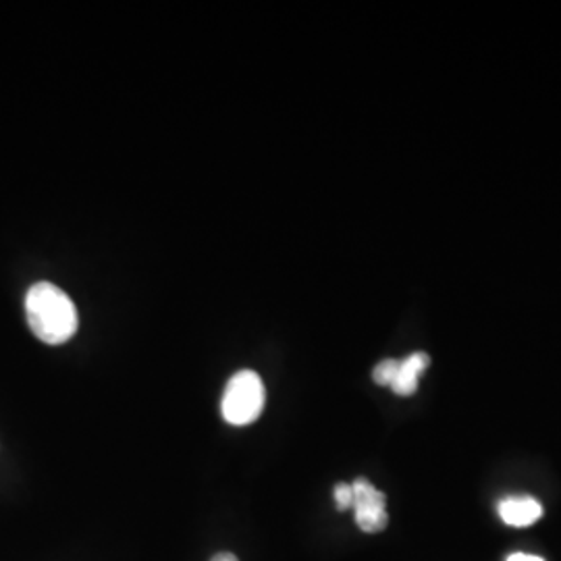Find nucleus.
I'll return each instance as SVG.
<instances>
[{
	"label": "nucleus",
	"mask_w": 561,
	"mask_h": 561,
	"mask_svg": "<svg viewBox=\"0 0 561 561\" xmlns=\"http://www.w3.org/2000/svg\"><path fill=\"white\" fill-rule=\"evenodd\" d=\"M25 314L32 333L48 345H60L78 333V308L53 283L41 280L25 296Z\"/></svg>",
	"instance_id": "nucleus-1"
},
{
	"label": "nucleus",
	"mask_w": 561,
	"mask_h": 561,
	"mask_svg": "<svg viewBox=\"0 0 561 561\" xmlns=\"http://www.w3.org/2000/svg\"><path fill=\"white\" fill-rule=\"evenodd\" d=\"M266 401L264 382L254 370H241L231 377L222 393L221 414L233 426H248L261 419Z\"/></svg>",
	"instance_id": "nucleus-2"
},
{
	"label": "nucleus",
	"mask_w": 561,
	"mask_h": 561,
	"mask_svg": "<svg viewBox=\"0 0 561 561\" xmlns=\"http://www.w3.org/2000/svg\"><path fill=\"white\" fill-rule=\"evenodd\" d=\"M354 489V518L362 533L377 535L382 533L389 524V514H387V497L370 481L364 477H358L352 482Z\"/></svg>",
	"instance_id": "nucleus-3"
},
{
	"label": "nucleus",
	"mask_w": 561,
	"mask_h": 561,
	"mask_svg": "<svg viewBox=\"0 0 561 561\" xmlns=\"http://www.w3.org/2000/svg\"><path fill=\"white\" fill-rule=\"evenodd\" d=\"M500 516L507 526L524 528L541 520L542 505L530 495H510L500 502Z\"/></svg>",
	"instance_id": "nucleus-4"
},
{
	"label": "nucleus",
	"mask_w": 561,
	"mask_h": 561,
	"mask_svg": "<svg viewBox=\"0 0 561 561\" xmlns=\"http://www.w3.org/2000/svg\"><path fill=\"white\" fill-rule=\"evenodd\" d=\"M428 364H431V358L424 352H416V354L408 356L405 360H398V370L391 381L393 393H398L401 398L414 396L419 389V379H421L422 373L428 368Z\"/></svg>",
	"instance_id": "nucleus-5"
},
{
	"label": "nucleus",
	"mask_w": 561,
	"mask_h": 561,
	"mask_svg": "<svg viewBox=\"0 0 561 561\" xmlns=\"http://www.w3.org/2000/svg\"><path fill=\"white\" fill-rule=\"evenodd\" d=\"M396 370H398V360H393V358H389V360H382L375 366V370H373V379L377 385H382V387H391V381H393V377H396Z\"/></svg>",
	"instance_id": "nucleus-6"
},
{
	"label": "nucleus",
	"mask_w": 561,
	"mask_h": 561,
	"mask_svg": "<svg viewBox=\"0 0 561 561\" xmlns=\"http://www.w3.org/2000/svg\"><path fill=\"white\" fill-rule=\"evenodd\" d=\"M333 495H335V503H337L340 512H345V510H350L354 505V489H352L350 482L335 484V493Z\"/></svg>",
	"instance_id": "nucleus-7"
},
{
	"label": "nucleus",
	"mask_w": 561,
	"mask_h": 561,
	"mask_svg": "<svg viewBox=\"0 0 561 561\" xmlns=\"http://www.w3.org/2000/svg\"><path fill=\"white\" fill-rule=\"evenodd\" d=\"M507 561H545L539 556H528V553H512Z\"/></svg>",
	"instance_id": "nucleus-8"
},
{
	"label": "nucleus",
	"mask_w": 561,
	"mask_h": 561,
	"mask_svg": "<svg viewBox=\"0 0 561 561\" xmlns=\"http://www.w3.org/2000/svg\"><path fill=\"white\" fill-rule=\"evenodd\" d=\"M210 561H240L233 553H219V556H215Z\"/></svg>",
	"instance_id": "nucleus-9"
}]
</instances>
